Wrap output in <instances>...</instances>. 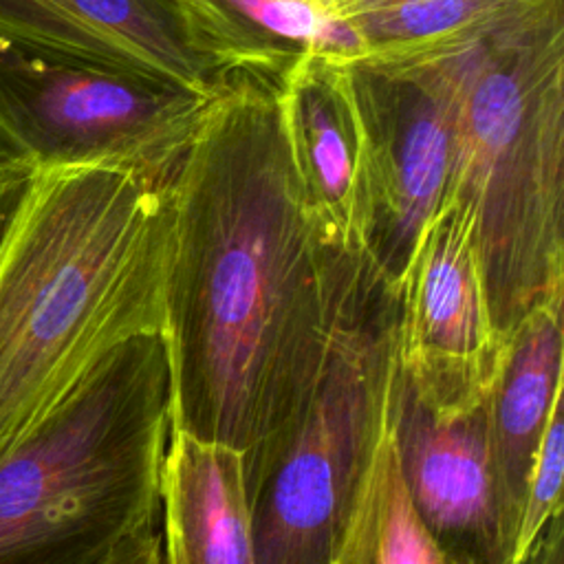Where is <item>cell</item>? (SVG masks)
<instances>
[{
  "label": "cell",
  "mask_w": 564,
  "mask_h": 564,
  "mask_svg": "<svg viewBox=\"0 0 564 564\" xmlns=\"http://www.w3.org/2000/svg\"><path fill=\"white\" fill-rule=\"evenodd\" d=\"M163 192L170 430L236 447L247 474L317 381L355 251L313 220L278 75L220 73Z\"/></svg>",
  "instance_id": "obj_1"
},
{
  "label": "cell",
  "mask_w": 564,
  "mask_h": 564,
  "mask_svg": "<svg viewBox=\"0 0 564 564\" xmlns=\"http://www.w3.org/2000/svg\"><path fill=\"white\" fill-rule=\"evenodd\" d=\"M163 183L115 165L37 170L0 236V454L123 344L163 333Z\"/></svg>",
  "instance_id": "obj_2"
},
{
  "label": "cell",
  "mask_w": 564,
  "mask_h": 564,
  "mask_svg": "<svg viewBox=\"0 0 564 564\" xmlns=\"http://www.w3.org/2000/svg\"><path fill=\"white\" fill-rule=\"evenodd\" d=\"M443 205L467 223L500 339L564 300V0L469 42Z\"/></svg>",
  "instance_id": "obj_3"
},
{
  "label": "cell",
  "mask_w": 564,
  "mask_h": 564,
  "mask_svg": "<svg viewBox=\"0 0 564 564\" xmlns=\"http://www.w3.org/2000/svg\"><path fill=\"white\" fill-rule=\"evenodd\" d=\"M167 436V352L152 333L0 454V564H104L159 529Z\"/></svg>",
  "instance_id": "obj_4"
},
{
  "label": "cell",
  "mask_w": 564,
  "mask_h": 564,
  "mask_svg": "<svg viewBox=\"0 0 564 564\" xmlns=\"http://www.w3.org/2000/svg\"><path fill=\"white\" fill-rule=\"evenodd\" d=\"M397 293L348 256L317 381L247 471L256 564H333L388 427Z\"/></svg>",
  "instance_id": "obj_5"
},
{
  "label": "cell",
  "mask_w": 564,
  "mask_h": 564,
  "mask_svg": "<svg viewBox=\"0 0 564 564\" xmlns=\"http://www.w3.org/2000/svg\"><path fill=\"white\" fill-rule=\"evenodd\" d=\"M209 97L0 37V163L115 165L163 183Z\"/></svg>",
  "instance_id": "obj_6"
},
{
  "label": "cell",
  "mask_w": 564,
  "mask_h": 564,
  "mask_svg": "<svg viewBox=\"0 0 564 564\" xmlns=\"http://www.w3.org/2000/svg\"><path fill=\"white\" fill-rule=\"evenodd\" d=\"M474 37L346 62L361 137L359 251L394 293L447 196L463 64Z\"/></svg>",
  "instance_id": "obj_7"
},
{
  "label": "cell",
  "mask_w": 564,
  "mask_h": 564,
  "mask_svg": "<svg viewBox=\"0 0 564 564\" xmlns=\"http://www.w3.org/2000/svg\"><path fill=\"white\" fill-rule=\"evenodd\" d=\"M500 350L467 223L443 205L397 289V366L434 412L456 414L485 401Z\"/></svg>",
  "instance_id": "obj_8"
},
{
  "label": "cell",
  "mask_w": 564,
  "mask_h": 564,
  "mask_svg": "<svg viewBox=\"0 0 564 564\" xmlns=\"http://www.w3.org/2000/svg\"><path fill=\"white\" fill-rule=\"evenodd\" d=\"M388 434L410 505L463 564H511L491 469L485 401L456 414L434 412L394 359Z\"/></svg>",
  "instance_id": "obj_9"
},
{
  "label": "cell",
  "mask_w": 564,
  "mask_h": 564,
  "mask_svg": "<svg viewBox=\"0 0 564 564\" xmlns=\"http://www.w3.org/2000/svg\"><path fill=\"white\" fill-rule=\"evenodd\" d=\"M0 37L200 95L223 73L192 44L174 0H0Z\"/></svg>",
  "instance_id": "obj_10"
},
{
  "label": "cell",
  "mask_w": 564,
  "mask_h": 564,
  "mask_svg": "<svg viewBox=\"0 0 564 564\" xmlns=\"http://www.w3.org/2000/svg\"><path fill=\"white\" fill-rule=\"evenodd\" d=\"M282 108L293 161L322 238L359 251L361 137L346 62L306 55L282 77Z\"/></svg>",
  "instance_id": "obj_11"
},
{
  "label": "cell",
  "mask_w": 564,
  "mask_h": 564,
  "mask_svg": "<svg viewBox=\"0 0 564 564\" xmlns=\"http://www.w3.org/2000/svg\"><path fill=\"white\" fill-rule=\"evenodd\" d=\"M562 300H555L535 306L502 339L485 397L491 469L511 553L533 460L551 412L562 399Z\"/></svg>",
  "instance_id": "obj_12"
},
{
  "label": "cell",
  "mask_w": 564,
  "mask_h": 564,
  "mask_svg": "<svg viewBox=\"0 0 564 564\" xmlns=\"http://www.w3.org/2000/svg\"><path fill=\"white\" fill-rule=\"evenodd\" d=\"M163 564H256L245 456L170 430L161 465Z\"/></svg>",
  "instance_id": "obj_13"
},
{
  "label": "cell",
  "mask_w": 564,
  "mask_h": 564,
  "mask_svg": "<svg viewBox=\"0 0 564 564\" xmlns=\"http://www.w3.org/2000/svg\"><path fill=\"white\" fill-rule=\"evenodd\" d=\"M192 44L218 68L284 77L306 55H366L357 31L330 7L302 0H174Z\"/></svg>",
  "instance_id": "obj_14"
},
{
  "label": "cell",
  "mask_w": 564,
  "mask_h": 564,
  "mask_svg": "<svg viewBox=\"0 0 564 564\" xmlns=\"http://www.w3.org/2000/svg\"><path fill=\"white\" fill-rule=\"evenodd\" d=\"M333 564H463L412 509L388 427Z\"/></svg>",
  "instance_id": "obj_15"
},
{
  "label": "cell",
  "mask_w": 564,
  "mask_h": 564,
  "mask_svg": "<svg viewBox=\"0 0 564 564\" xmlns=\"http://www.w3.org/2000/svg\"><path fill=\"white\" fill-rule=\"evenodd\" d=\"M529 0H335L366 55H408L480 35Z\"/></svg>",
  "instance_id": "obj_16"
},
{
  "label": "cell",
  "mask_w": 564,
  "mask_h": 564,
  "mask_svg": "<svg viewBox=\"0 0 564 564\" xmlns=\"http://www.w3.org/2000/svg\"><path fill=\"white\" fill-rule=\"evenodd\" d=\"M562 476H564V423L562 399L555 403L544 436L540 441L533 469L529 476L524 505L513 540L511 564H520L546 522L562 511Z\"/></svg>",
  "instance_id": "obj_17"
},
{
  "label": "cell",
  "mask_w": 564,
  "mask_h": 564,
  "mask_svg": "<svg viewBox=\"0 0 564 564\" xmlns=\"http://www.w3.org/2000/svg\"><path fill=\"white\" fill-rule=\"evenodd\" d=\"M35 170L24 165L0 163V236L4 234L11 216L15 214L22 196L26 194Z\"/></svg>",
  "instance_id": "obj_18"
},
{
  "label": "cell",
  "mask_w": 564,
  "mask_h": 564,
  "mask_svg": "<svg viewBox=\"0 0 564 564\" xmlns=\"http://www.w3.org/2000/svg\"><path fill=\"white\" fill-rule=\"evenodd\" d=\"M520 564H564L562 511L546 522Z\"/></svg>",
  "instance_id": "obj_19"
},
{
  "label": "cell",
  "mask_w": 564,
  "mask_h": 564,
  "mask_svg": "<svg viewBox=\"0 0 564 564\" xmlns=\"http://www.w3.org/2000/svg\"><path fill=\"white\" fill-rule=\"evenodd\" d=\"M104 564H163V546L161 531L154 529L128 542Z\"/></svg>",
  "instance_id": "obj_20"
},
{
  "label": "cell",
  "mask_w": 564,
  "mask_h": 564,
  "mask_svg": "<svg viewBox=\"0 0 564 564\" xmlns=\"http://www.w3.org/2000/svg\"><path fill=\"white\" fill-rule=\"evenodd\" d=\"M302 2H313V4H324V7L335 9V0H302Z\"/></svg>",
  "instance_id": "obj_21"
}]
</instances>
